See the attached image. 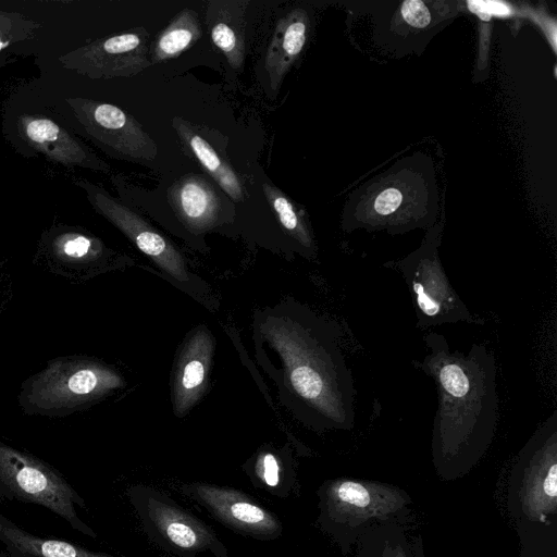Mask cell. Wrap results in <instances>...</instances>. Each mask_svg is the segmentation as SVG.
I'll use <instances>...</instances> for the list:
<instances>
[{
  "instance_id": "1",
  "label": "cell",
  "mask_w": 557,
  "mask_h": 557,
  "mask_svg": "<svg viewBox=\"0 0 557 557\" xmlns=\"http://www.w3.org/2000/svg\"><path fill=\"white\" fill-rule=\"evenodd\" d=\"M339 325L287 298L256 311L257 363L274 382L281 404L319 433L350 431L356 388L341 346Z\"/></svg>"
},
{
  "instance_id": "2",
  "label": "cell",
  "mask_w": 557,
  "mask_h": 557,
  "mask_svg": "<svg viewBox=\"0 0 557 557\" xmlns=\"http://www.w3.org/2000/svg\"><path fill=\"white\" fill-rule=\"evenodd\" d=\"M422 339L429 351L411 364L436 387L433 462L443 478H454L469 471L494 438L498 421L496 360L485 344L474 343L463 352L451 350L445 336L435 332Z\"/></svg>"
},
{
  "instance_id": "3",
  "label": "cell",
  "mask_w": 557,
  "mask_h": 557,
  "mask_svg": "<svg viewBox=\"0 0 557 557\" xmlns=\"http://www.w3.org/2000/svg\"><path fill=\"white\" fill-rule=\"evenodd\" d=\"M125 385L111 366L87 356L51 359L21 384L17 403L27 416L65 417L102 400Z\"/></svg>"
},
{
  "instance_id": "4",
  "label": "cell",
  "mask_w": 557,
  "mask_h": 557,
  "mask_svg": "<svg viewBox=\"0 0 557 557\" xmlns=\"http://www.w3.org/2000/svg\"><path fill=\"white\" fill-rule=\"evenodd\" d=\"M410 505V496L398 486L337 478L323 482L318 490L317 523L347 554L368 529L386 522L403 523Z\"/></svg>"
},
{
  "instance_id": "5",
  "label": "cell",
  "mask_w": 557,
  "mask_h": 557,
  "mask_svg": "<svg viewBox=\"0 0 557 557\" xmlns=\"http://www.w3.org/2000/svg\"><path fill=\"white\" fill-rule=\"evenodd\" d=\"M0 498L39 505L52 511L73 530L96 539L97 533L78 515L85 500L53 466L0 442Z\"/></svg>"
},
{
  "instance_id": "6",
  "label": "cell",
  "mask_w": 557,
  "mask_h": 557,
  "mask_svg": "<svg viewBox=\"0 0 557 557\" xmlns=\"http://www.w3.org/2000/svg\"><path fill=\"white\" fill-rule=\"evenodd\" d=\"M437 239L434 234L406 258L384 263V268L394 269L405 280L416 326L424 330L460 322L484 325L485 321L471 312L448 280L438 257Z\"/></svg>"
},
{
  "instance_id": "7",
  "label": "cell",
  "mask_w": 557,
  "mask_h": 557,
  "mask_svg": "<svg viewBox=\"0 0 557 557\" xmlns=\"http://www.w3.org/2000/svg\"><path fill=\"white\" fill-rule=\"evenodd\" d=\"M145 533L162 549L178 557H230L214 530L182 508L163 492L148 485H133L126 491Z\"/></svg>"
},
{
  "instance_id": "8",
  "label": "cell",
  "mask_w": 557,
  "mask_h": 557,
  "mask_svg": "<svg viewBox=\"0 0 557 557\" xmlns=\"http://www.w3.org/2000/svg\"><path fill=\"white\" fill-rule=\"evenodd\" d=\"M76 185L85 190L99 214L120 230L181 288L195 297L207 293L206 282L189 270L181 251L141 215L86 180H78Z\"/></svg>"
},
{
  "instance_id": "9",
  "label": "cell",
  "mask_w": 557,
  "mask_h": 557,
  "mask_svg": "<svg viewBox=\"0 0 557 557\" xmlns=\"http://www.w3.org/2000/svg\"><path fill=\"white\" fill-rule=\"evenodd\" d=\"M34 257L36 264L72 283H83L123 264V258L100 238L64 224L41 234Z\"/></svg>"
},
{
  "instance_id": "10",
  "label": "cell",
  "mask_w": 557,
  "mask_h": 557,
  "mask_svg": "<svg viewBox=\"0 0 557 557\" xmlns=\"http://www.w3.org/2000/svg\"><path fill=\"white\" fill-rule=\"evenodd\" d=\"M521 475L522 512L539 522L557 509V412L553 411L520 451L515 468Z\"/></svg>"
},
{
  "instance_id": "11",
  "label": "cell",
  "mask_w": 557,
  "mask_h": 557,
  "mask_svg": "<svg viewBox=\"0 0 557 557\" xmlns=\"http://www.w3.org/2000/svg\"><path fill=\"white\" fill-rule=\"evenodd\" d=\"M148 37L145 28H133L71 50L59 57V62L91 79L132 77L152 64Z\"/></svg>"
},
{
  "instance_id": "12",
  "label": "cell",
  "mask_w": 557,
  "mask_h": 557,
  "mask_svg": "<svg viewBox=\"0 0 557 557\" xmlns=\"http://www.w3.org/2000/svg\"><path fill=\"white\" fill-rule=\"evenodd\" d=\"M86 133L115 158L148 161L158 149L138 121L121 108L83 97L65 98Z\"/></svg>"
},
{
  "instance_id": "13",
  "label": "cell",
  "mask_w": 557,
  "mask_h": 557,
  "mask_svg": "<svg viewBox=\"0 0 557 557\" xmlns=\"http://www.w3.org/2000/svg\"><path fill=\"white\" fill-rule=\"evenodd\" d=\"M181 490L235 532L260 541L282 535L278 518L240 491L202 482L184 484Z\"/></svg>"
},
{
  "instance_id": "14",
  "label": "cell",
  "mask_w": 557,
  "mask_h": 557,
  "mask_svg": "<svg viewBox=\"0 0 557 557\" xmlns=\"http://www.w3.org/2000/svg\"><path fill=\"white\" fill-rule=\"evenodd\" d=\"M215 349L207 325L194 327L177 352L171 381V401L175 417L183 418L206 392Z\"/></svg>"
},
{
  "instance_id": "15",
  "label": "cell",
  "mask_w": 557,
  "mask_h": 557,
  "mask_svg": "<svg viewBox=\"0 0 557 557\" xmlns=\"http://www.w3.org/2000/svg\"><path fill=\"white\" fill-rule=\"evenodd\" d=\"M17 129L33 149L57 163L102 172L110 170L103 160L49 117L22 114L17 120Z\"/></svg>"
},
{
  "instance_id": "16",
  "label": "cell",
  "mask_w": 557,
  "mask_h": 557,
  "mask_svg": "<svg viewBox=\"0 0 557 557\" xmlns=\"http://www.w3.org/2000/svg\"><path fill=\"white\" fill-rule=\"evenodd\" d=\"M171 206L185 230L202 235L222 222L220 199L213 186L198 175H186L169 190Z\"/></svg>"
},
{
  "instance_id": "17",
  "label": "cell",
  "mask_w": 557,
  "mask_h": 557,
  "mask_svg": "<svg viewBox=\"0 0 557 557\" xmlns=\"http://www.w3.org/2000/svg\"><path fill=\"white\" fill-rule=\"evenodd\" d=\"M307 14L300 9L278 20L265 50L264 71L270 88L276 92L286 74L299 57L307 40Z\"/></svg>"
},
{
  "instance_id": "18",
  "label": "cell",
  "mask_w": 557,
  "mask_h": 557,
  "mask_svg": "<svg viewBox=\"0 0 557 557\" xmlns=\"http://www.w3.org/2000/svg\"><path fill=\"white\" fill-rule=\"evenodd\" d=\"M0 557H115L25 531L0 512Z\"/></svg>"
},
{
  "instance_id": "19",
  "label": "cell",
  "mask_w": 557,
  "mask_h": 557,
  "mask_svg": "<svg viewBox=\"0 0 557 557\" xmlns=\"http://www.w3.org/2000/svg\"><path fill=\"white\" fill-rule=\"evenodd\" d=\"M245 4L242 1H210L207 9V24L212 42L236 71L242 70L245 61Z\"/></svg>"
},
{
  "instance_id": "20",
  "label": "cell",
  "mask_w": 557,
  "mask_h": 557,
  "mask_svg": "<svg viewBox=\"0 0 557 557\" xmlns=\"http://www.w3.org/2000/svg\"><path fill=\"white\" fill-rule=\"evenodd\" d=\"M356 546L357 557H424L420 541L410 540L400 522L368 529Z\"/></svg>"
},
{
  "instance_id": "21",
  "label": "cell",
  "mask_w": 557,
  "mask_h": 557,
  "mask_svg": "<svg viewBox=\"0 0 557 557\" xmlns=\"http://www.w3.org/2000/svg\"><path fill=\"white\" fill-rule=\"evenodd\" d=\"M174 125L183 141L188 146L193 154L207 171L222 190L234 201H243V184L233 171L225 163L206 139L189 127L186 122L175 119Z\"/></svg>"
},
{
  "instance_id": "22",
  "label": "cell",
  "mask_w": 557,
  "mask_h": 557,
  "mask_svg": "<svg viewBox=\"0 0 557 557\" xmlns=\"http://www.w3.org/2000/svg\"><path fill=\"white\" fill-rule=\"evenodd\" d=\"M201 37L198 14L191 9L178 12L159 33L149 51L152 64L174 59Z\"/></svg>"
},
{
  "instance_id": "23",
  "label": "cell",
  "mask_w": 557,
  "mask_h": 557,
  "mask_svg": "<svg viewBox=\"0 0 557 557\" xmlns=\"http://www.w3.org/2000/svg\"><path fill=\"white\" fill-rule=\"evenodd\" d=\"M262 188L268 203L274 212L284 234L295 243L300 255L309 259L314 258L315 247L313 239L298 209L275 186L264 183Z\"/></svg>"
},
{
  "instance_id": "24",
  "label": "cell",
  "mask_w": 557,
  "mask_h": 557,
  "mask_svg": "<svg viewBox=\"0 0 557 557\" xmlns=\"http://www.w3.org/2000/svg\"><path fill=\"white\" fill-rule=\"evenodd\" d=\"M249 463L248 470L263 487L273 493L275 490L283 488L286 471L283 457L280 453L273 449H262Z\"/></svg>"
},
{
  "instance_id": "25",
  "label": "cell",
  "mask_w": 557,
  "mask_h": 557,
  "mask_svg": "<svg viewBox=\"0 0 557 557\" xmlns=\"http://www.w3.org/2000/svg\"><path fill=\"white\" fill-rule=\"evenodd\" d=\"M41 24L27 16L0 10V35L20 36L25 40L36 37Z\"/></svg>"
},
{
  "instance_id": "26",
  "label": "cell",
  "mask_w": 557,
  "mask_h": 557,
  "mask_svg": "<svg viewBox=\"0 0 557 557\" xmlns=\"http://www.w3.org/2000/svg\"><path fill=\"white\" fill-rule=\"evenodd\" d=\"M401 15L407 24L413 27H425L431 22V13L424 2L408 0L401 4Z\"/></svg>"
},
{
  "instance_id": "27",
  "label": "cell",
  "mask_w": 557,
  "mask_h": 557,
  "mask_svg": "<svg viewBox=\"0 0 557 557\" xmlns=\"http://www.w3.org/2000/svg\"><path fill=\"white\" fill-rule=\"evenodd\" d=\"M403 194L399 189L388 187L383 189L374 199L373 210L379 216L393 214L401 205Z\"/></svg>"
},
{
  "instance_id": "28",
  "label": "cell",
  "mask_w": 557,
  "mask_h": 557,
  "mask_svg": "<svg viewBox=\"0 0 557 557\" xmlns=\"http://www.w3.org/2000/svg\"><path fill=\"white\" fill-rule=\"evenodd\" d=\"M469 10L482 18L490 20L491 16H509L512 9L509 4L499 1H469Z\"/></svg>"
},
{
  "instance_id": "29",
  "label": "cell",
  "mask_w": 557,
  "mask_h": 557,
  "mask_svg": "<svg viewBox=\"0 0 557 557\" xmlns=\"http://www.w3.org/2000/svg\"><path fill=\"white\" fill-rule=\"evenodd\" d=\"M25 39L20 36L0 35V52L8 47L24 41Z\"/></svg>"
},
{
  "instance_id": "30",
  "label": "cell",
  "mask_w": 557,
  "mask_h": 557,
  "mask_svg": "<svg viewBox=\"0 0 557 557\" xmlns=\"http://www.w3.org/2000/svg\"><path fill=\"white\" fill-rule=\"evenodd\" d=\"M2 265H3V261L0 260V269L2 268Z\"/></svg>"
}]
</instances>
